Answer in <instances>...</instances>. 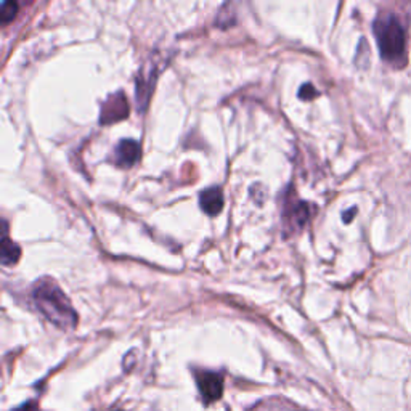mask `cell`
Returning a JSON list of instances; mask_svg holds the SVG:
<instances>
[{
    "mask_svg": "<svg viewBox=\"0 0 411 411\" xmlns=\"http://www.w3.org/2000/svg\"><path fill=\"white\" fill-rule=\"evenodd\" d=\"M140 153H142V146L137 140L122 138L114 148V162L119 167H131L138 161Z\"/></svg>",
    "mask_w": 411,
    "mask_h": 411,
    "instance_id": "cell-6",
    "label": "cell"
},
{
    "mask_svg": "<svg viewBox=\"0 0 411 411\" xmlns=\"http://www.w3.org/2000/svg\"><path fill=\"white\" fill-rule=\"evenodd\" d=\"M2 251H0V254H2V263L4 266H13V263L18 262L20 259V256H21V249H20V246L13 243V242H10V239L7 238V234H5L4 239H2Z\"/></svg>",
    "mask_w": 411,
    "mask_h": 411,
    "instance_id": "cell-9",
    "label": "cell"
},
{
    "mask_svg": "<svg viewBox=\"0 0 411 411\" xmlns=\"http://www.w3.org/2000/svg\"><path fill=\"white\" fill-rule=\"evenodd\" d=\"M281 217H283L287 232H297L307 225L310 219V206L296 196L287 195Z\"/></svg>",
    "mask_w": 411,
    "mask_h": 411,
    "instance_id": "cell-3",
    "label": "cell"
},
{
    "mask_svg": "<svg viewBox=\"0 0 411 411\" xmlns=\"http://www.w3.org/2000/svg\"><path fill=\"white\" fill-rule=\"evenodd\" d=\"M373 32L383 60L402 66L407 60V36L400 20L393 13H381L374 20Z\"/></svg>",
    "mask_w": 411,
    "mask_h": 411,
    "instance_id": "cell-2",
    "label": "cell"
},
{
    "mask_svg": "<svg viewBox=\"0 0 411 411\" xmlns=\"http://www.w3.org/2000/svg\"><path fill=\"white\" fill-rule=\"evenodd\" d=\"M16 13H18V4L16 2H4L2 13H0L2 25H8V23L15 18Z\"/></svg>",
    "mask_w": 411,
    "mask_h": 411,
    "instance_id": "cell-10",
    "label": "cell"
},
{
    "mask_svg": "<svg viewBox=\"0 0 411 411\" xmlns=\"http://www.w3.org/2000/svg\"><path fill=\"white\" fill-rule=\"evenodd\" d=\"M316 95H318V90H316L312 84H304L301 87V90H299V97L302 100H312Z\"/></svg>",
    "mask_w": 411,
    "mask_h": 411,
    "instance_id": "cell-11",
    "label": "cell"
},
{
    "mask_svg": "<svg viewBox=\"0 0 411 411\" xmlns=\"http://www.w3.org/2000/svg\"><path fill=\"white\" fill-rule=\"evenodd\" d=\"M199 206L206 214L215 217L224 208V193L219 186L206 188L199 195Z\"/></svg>",
    "mask_w": 411,
    "mask_h": 411,
    "instance_id": "cell-8",
    "label": "cell"
},
{
    "mask_svg": "<svg viewBox=\"0 0 411 411\" xmlns=\"http://www.w3.org/2000/svg\"><path fill=\"white\" fill-rule=\"evenodd\" d=\"M23 411H34V410H29V408H25Z\"/></svg>",
    "mask_w": 411,
    "mask_h": 411,
    "instance_id": "cell-12",
    "label": "cell"
},
{
    "mask_svg": "<svg viewBox=\"0 0 411 411\" xmlns=\"http://www.w3.org/2000/svg\"><path fill=\"white\" fill-rule=\"evenodd\" d=\"M32 302L39 312L60 330H73L78 325V314L54 280L42 278L34 285Z\"/></svg>",
    "mask_w": 411,
    "mask_h": 411,
    "instance_id": "cell-1",
    "label": "cell"
},
{
    "mask_svg": "<svg viewBox=\"0 0 411 411\" xmlns=\"http://www.w3.org/2000/svg\"><path fill=\"white\" fill-rule=\"evenodd\" d=\"M198 386L206 400L213 402L220 397L222 387H224V379L217 373L203 371L198 374Z\"/></svg>",
    "mask_w": 411,
    "mask_h": 411,
    "instance_id": "cell-7",
    "label": "cell"
},
{
    "mask_svg": "<svg viewBox=\"0 0 411 411\" xmlns=\"http://www.w3.org/2000/svg\"><path fill=\"white\" fill-rule=\"evenodd\" d=\"M129 116V103L124 92H117L109 95L102 105L100 111V124H113V122L126 119Z\"/></svg>",
    "mask_w": 411,
    "mask_h": 411,
    "instance_id": "cell-4",
    "label": "cell"
},
{
    "mask_svg": "<svg viewBox=\"0 0 411 411\" xmlns=\"http://www.w3.org/2000/svg\"><path fill=\"white\" fill-rule=\"evenodd\" d=\"M156 76H157L156 61L146 63L145 66L140 69V74L137 78V103L140 111L145 109V107L150 102L153 85H155L156 82Z\"/></svg>",
    "mask_w": 411,
    "mask_h": 411,
    "instance_id": "cell-5",
    "label": "cell"
}]
</instances>
